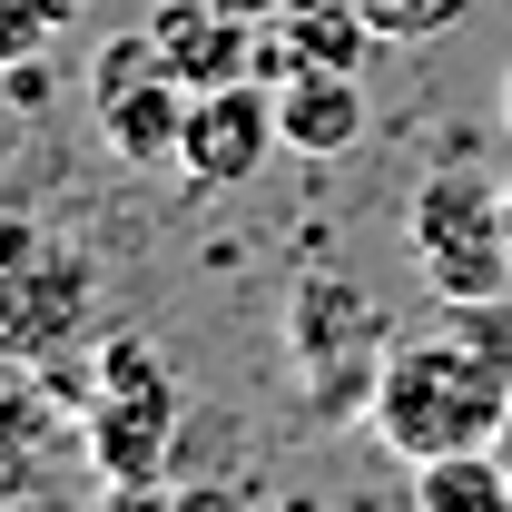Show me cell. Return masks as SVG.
Listing matches in <instances>:
<instances>
[{"label": "cell", "mask_w": 512, "mask_h": 512, "mask_svg": "<svg viewBox=\"0 0 512 512\" xmlns=\"http://www.w3.org/2000/svg\"><path fill=\"white\" fill-rule=\"evenodd\" d=\"M512 414V286L503 296H434L424 325H394L365 434L394 463L493 444Z\"/></svg>", "instance_id": "cell-1"}, {"label": "cell", "mask_w": 512, "mask_h": 512, "mask_svg": "<svg viewBox=\"0 0 512 512\" xmlns=\"http://www.w3.org/2000/svg\"><path fill=\"white\" fill-rule=\"evenodd\" d=\"M40 375L79 404V444H89L79 463H89V483L109 503H158L168 463H178V424H188L168 355L148 335H99L79 355H50Z\"/></svg>", "instance_id": "cell-2"}, {"label": "cell", "mask_w": 512, "mask_h": 512, "mask_svg": "<svg viewBox=\"0 0 512 512\" xmlns=\"http://www.w3.org/2000/svg\"><path fill=\"white\" fill-rule=\"evenodd\" d=\"M384 345H394V316L365 276L345 266H296L286 286V375H296V404L325 414V424H365L384 375Z\"/></svg>", "instance_id": "cell-3"}, {"label": "cell", "mask_w": 512, "mask_h": 512, "mask_svg": "<svg viewBox=\"0 0 512 512\" xmlns=\"http://www.w3.org/2000/svg\"><path fill=\"white\" fill-rule=\"evenodd\" d=\"M89 325H99V266L40 217L0 207V355L50 365L89 345Z\"/></svg>", "instance_id": "cell-4"}, {"label": "cell", "mask_w": 512, "mask_h": 512, "mask_svg": "<svg viewBox=\"0 0 512 512\" xmlns=\"http://www.w3.org/2000/svg\"><path fill=\"white\" fill-rule=\"evenodd\" d=\"M404 256L434 296H503L512 286V207L503 178L483 168H434L424 188L404 197Z\"/></svg>", "instance_id": "cell-5"}, {"label": "cell", "mask_w": 512, "mask_h": 512, "mask_svg": "<svg viewBox=\"0 0 512 512\" xmlns=\"http://www.w3.org/2000/svg\"><path fill=\"white\" fill-rule=\"evenodd\" d=\"M188 99H197V89H188V79H178L168 60H158L148 20L89 60V119H99V148H109L119 168H178Z\"/></svg>", "instance_id": "cell-6"}, {"label": "cell", "mask_w": 512, "mask_h": 512, "mask_svg": "<svg viewBox=\"0 0 512 512\" xmlns=\"http://www.w3.org/2000/svg\"><path fill=\"white\" fill-rule=\"evenodd\" d=\"M69 453L79 444V404L40 365L0 355V503H30V493H60L69 483Z\"/></svg>", "instance_id": "cell-7"}, {"label": "cell", "mask_w": 512, "mask_h": 512, "mask_svg": "<svg viewBox=\"0 0 512 512\" xmlns=\"http://www.w3.org/2000/svg\"><path fill=\"white\" fill-rule=\"evenodd\" d=\"M276 148H286V138H276V89H266V79H227V89H197L188 99L178 178H188L197 197H227V188H247Z\"/></svg>", "instance_id": "cell-8"}, {"label": "cell", "mask_w": 512, "mask_h": 512, "mask_svg": "<svg viewBox=\"0 0 512 512\" xmlns=\"http://www.w3.org/2000/svg\"><path fill=\"white\" fill-rule=\"evenodd\" d=\"M375 20L355 10V0H286L266 30H256V79L276 89L286 69H355L365 79V60H375Z\"/></svg>", "instance_id": "cell-9"}, {"label": "cell", "mask_w": 512, "mask_h": 512, "mask_svg": "<svg viewBox=\"0 0 512 512\" xmlns=\"http://www.w3.org/2000/svg\"><path fill=\"white\" fill-rule=\"evenodd\" d=\"M148 40H158V60L178 69L188 89L256 79V20L217 10V0H158V10H148Z\"/></svg>", "instance_id": "cell-10"}, {"label": "cell", "mask_w": 512, "mask_h": 512, "mask_svg": "<svg viewBox=\"0 0 512 512\" xmlns=\"http://www.w3.org/2000/svg\"><path fill=\"white\" fill-rule=\"evenodd\" d=\"M276 138L296 158H345L365 138V79L355 69H286L276 79Z\"/></svg>", "instance_id": "cell-11"}, {"label": "cell", "mask_w": 512, "mask_h": 512, "mask_svg": "<svg viewBox=\"0 0 512 512\" xmlns=\"http://www.w3.org/2000/svg\"><path fill=\"white\" fill-rule=\"evenodd\" d=\"M404 503L414 512H512V473L493 444L434 453V463H404Z\"/></svg>", "instance_id": "cell-12"}, {"label": "cell", "mask_w": 512, "mask_h": 512, "mask_svg": "<svg viewBox=\"0 0 512 512\" xmlns=\"http://www.w3.org/2000/svg\"><path fill=\"white\" fill-rule=\"evenodd\" d=\"M79 10H89V0H0V69L50 60V40H60Z\"/></svg>", "instance_id": "cell-13"}, {"label": "cell", "mask_w": 512, "mask_h": 512, "mask_svg": "<svg viewBox=\"0 0 512 512\" xmlns=\"http://www.w3.org/2000/svg\"><path fill=\"white\" fill-rule=\"evenodd\" d=\"M365 20H375V40H444V30H463L483 0H355Z\"/></svg>", "instance_id": "cell-14"}, {"label": "cell", "mask_w": 512, "mask_h": 512, "mask_svg": "<svg viewBox=\"0 0 512 512\" xmlns=\"http://www.w3.org/2000/svg\"><path fill=\"white\" fill-rule=\"evenodd\" d=\"M217 10H237V20H256V30H266V20H276L286 0H217Z\"/></svg>", "instance_id": "cell-15"}, {"label": "cell", "mask_w": 512, "mask_h": 512, "mask_svg": "<svg viewBox=\"0 0 512 512\" xmlns=\"http://www.w3.org/2000/svg\"><path fill=\"white\" fill-rule=\"evenodd\" d=\"M493 453H503V473H512V414H503V434H493Z\"/></svg>", "instance_id": "cell-16"}, {"label": "cell", "mask_w": 512, "mask_h": 512, "mask_svg": "<svg viewBox=\"0 0 512 512\" xmlns=\"http://www.w3.org/2000/svg\"><path fill=\"white\" fill-rule=\"evenodd\" d=\"M503 128H512V69H503Z\"/></svg>", "instance_id": "cell-17"}, {"label": "cell", "mask_w": 512, "mask_h": 512, "mask_svg": "<svg viewBox=\"0 0 512 512\" xmlns=\"http://www.w3.org/2000/svg\"><path fill=\"white\" fill-rule=\"evenodd\" d=\"M503 207H512V178H503Z\"/></svg>", "instance_id": "cell-18"}]
</instances>
